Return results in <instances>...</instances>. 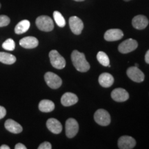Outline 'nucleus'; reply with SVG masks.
Masks as SVG:
<instances>
[{"label": "nucleus", "instance_id": "f257e3e1", "mask_svg": "<svg viewBox=\"0 0 149 149\" xmlns=\"http://www.w3.org/2000/svg\"><path fill=\"white\" fill-rule=\"evenodd\" d=\"M71 60L74 68L78 71L85 72L90 69V64L86 59L84 54L82 53L74 50L71 54Z\"/></svg>", "mask_w": 149, "mask_h": 149}, {"label": "nucleus", "instance_id": "f03ea898", "mask_svg": "<svg viewBox=\"0 0 149 149\" xmlns=\"http://www.w3.org/2000/svg\"><path fill=\"white\" fill-rule=\"evenodd\" d=\"M37 27L40 31L50 32L54 29V23L53 19L50 17L46 15H42L37 18L36 22Z\"/></svg>", "mask_w": 149, "mask_h": 149}, {"label": "nucleus", "instance_id": "7ed1b4c3", "mask_svg": "<svg viewBox=\"0 0 149 149\" xmlns=\"http://www.w3.org/2000/svg\"><path fill=\"white\" fill-rule=\"evenodd\" d=\"M49 58L52 66L57 69H63L66 66L65 59L55 50L50 52Z\"/></svg>", "mask_w": 149, "mask_h": 149}, {"label": "nucleus", "instance_id": "20e7f679", "mask_svg": "<svg viewBox=\"0 0 149 149\" xmlns=\"http://www.w3.org/2000/svg\"><path fill=\"white\" fill-rule=\"evenodd\" d=\"M94 120L99 125L106 126L111 123V116L106 110L98 109L94 115Z\"/></svg>", "mask_w": 149, "mask_h": 149}, {"label": "nucleus", "instance_id": "39448f33", "mask_svg": "<svg viewBox=\"0 0 149 149\" xmlns=\"http://www.w3.org/2000/svg\"><path fill=\"white\" fill-rule=\"evenodd\" d=\"M44 79L48 86L53 89L59 88L62 84V80L61 78L52 72H46L44 75Z\"/></svg>", "mask_w": 149, "mask_h": 149}, {"label": "nucleus", "instance_id": "423d86ee", "mask_svg": "<svg viewBox=\"0 0 149 149\" xmlns=\"http://www.w3.org/2000/svg\"><path fill=\"white\" fill-rule=\"evenodd\" d=\"M138 46V43L133 39H128L121 43L118 46V50L121 53L126 54L135 51Z\"/></svg>", "mask_w": 149, "mask_h": 149}, {"label": "nucleus", "instance_id": "0eeeda50", "mask_svg": "<svg viewBox=\"0 0 149 149\" xmlns=\"http://www.w3.org/2000/svg\"><path fill=\"white\" fill-rule=\"evenodd\" d=\"M79 131V124L73 118H69L66 122V135L68 138H72Z\"/></svg>", "mask_w": 149, "mask_h": 149}, {"label": "nucleus", "instance_id": "6e6552de", "mask_svg": "<svg viewBox=\"0 0 149 149\" xmlns=\"http://www.w3.org/2000/svg\"><path fill=\"white\" fill-rule=\"evenodd\" d=\"M128 77L135 82H142L144 80V74L138 67L132 66L128 68L126 71Z\"/></svg>", "mask_w": 149, "mask_h": 149}, {"label": "nucleus", "instance_id": "1a4fd4ad", "mask_svg": "<svg viewBox=\"0 0 149 149\" xmlns=\"http://www.w3.org/2000/svg\"><path fill=\"white\" fill-rule=\"evenodd\" d=\"M69 26L71 31L74 35H80L84 29V24L81 19L72 16L69 19Z\"/></svg>", "mask_w": 149, "mask_h": 149}, {"label": "nucleus", "instance_id": "9d476101", "mask_svg": "<svg viewBox=\"0 0 149 149\" xmlns=\"http://www.w3.org/2000/svg\"><path fill=\"white\" fill-rule=\"evenodd\" d=\"M112 99L115 102H123L128 100L129 94L125 89L122 88H115L111 93Z\"/></svg>", "mask_w": 149, "mask_h": 149}, {"label": "nucleus", "instance_id": "9b49d317", "mask_svg": "<svg viewBox=\"0 0 149 149\" xmlns=\"http://www.w3.org/2000/svg\"><path fill=\"white\" fill-rule=\"evenodd\" d=\"M135 145L136 141L130 136H122L118 140V147L120 149H132Z\"/></svg>", "mask_w": 149, "mask_h": 149}, {"label": "nucleus", "instance_id": "f8f14e48", "mask_svg": "<svg viewBox=\"0 0 149 149\" xmlns=\"http://www.w3.org/2000/svg\"><path fill=\"white\" fill-rule=\"evenodd\" d=\"M124 36V33L120 29H113L107 31L104 34V39L108 42H115L120 40Z\"/></svg>", "mask_w": 149, "mask_h": 149}, {"label": "nucleus", "instance_id": "ddd939ff", "mask_svg": "<svg viewBox=\"0 0 149 149\" xmlns=\"http://www.w3.org/2000/svg\"><path fill=\"white\" fill-rule=\"evenodd\" d=\"M132 25L137 30H143L146 29L148 25V19L146 16L142 15L135 16L132 20Z\"/></svg>", "mask_w": 149, "mask_h": 149}, {"label": "nucleus", "instance_id": "4468645a", "mask_svg": "<svg viewBox=\"0 0 149 149\" xmlns=\"http://www.w3.org/2000/svg\"><path fill=\"white\" fill-rule=\"evenodd\" d=\"M78 102V97L72 93H66L61 98V103L64 107H70Z\"/></svg>", "mask_w": 149, "mask_h": 149}, {"label": "nucleus", "instance_id": "2eb2a0df", "mask_svg": "<svg viewBox=\"0 0 149 149\" xmlns=\"http://www.w3.org/2000/svg\"><path fill=\"white\" fill-rule=\"evenodd\" d=\"M39 44V41L35 37H26L19 41V45L24 48H35Z\"/></svg>", "mask_w": 149, "mask_h": 149}, {"label": "nucleus", "instance_id": "dca6fc26", "mask_svg": "<svg viewBox=\"0 0 149 149\" xmlns=\"http://www.w3.org/2000/svg\"><path fill=\"white\" fill-rule=\"evenodd\" d=\"M46 126L50 131L54 134H59L62 130L61 124L57 119L51 118L46 122Z\"/></svg>", "mask_w": 149, "mask_h": 149}, {"label": "nucleus", "instance_id": "f3484780", "mask_svg": "<svg viewBox=\"0 0 149 149\" xmlns=\"http://www.w3.org/2000/svg\"><path fill=\"white\" fill-rule=\"evenodd\" d=\"M4 126L6 129L8 130L10 133L14 134L20 133L23 130L22 126L19 123L16 122L15 121L11 120V119H9V120H7L6 121Z\"/></svg>", "mask_w": 149, "mask_h": 149}, {"label": "nucleus", "instance_id": "a211bd4d", "mask_svg": "<svg viewBox=\"0 0 149 149\" xmlns=\"http://www.w3.org/2000/svg\"><path fill=\"white\" fill-rule=\"evenodd\" d=\"M113 82H114V77L112 74L108 72H104L99 77V83L104 88L111 87L113 84Z\"/></svg>", "mask_w": 149, "mask_h": 149}, {"label": "nucleus", "instance_id": "6ab92c4d", "mask_svg": "<svg viewBox=\"0 0 149 149\" xmlns=\"http://www.w3.org/2000/svg\"><path fill=\"white\" fill-rule=\"evenodd\" d=\"M39 109L43 113H50L55 109V104L51 100H42L39 104Z\"/></svg>", "mask_w": 149, "mask_h": 149}, {"label": "nucleus", "instance_id": "aec40b11", "mask_svg": "<svg viewBox=\"0 0 149 149\" xmlns=\"http://www.w3.org/2000/svg\"><path fill=\"white\" fill-rule=\"evenodd\" d=\"M31 23L29 20L24 19L19 22L15 28V33L17 35H21L26 33L29 29Z\"/></svg>", "mask_w": 149, "mask_h": 149}, {"label": "nucleus", "instance_id": "412c9836", "mask_svg": "<svg viewBox=\"0 0 149 149\" xmlns=\"http://www.w3.org/2000/svg\"><path fill=\"white\" fill-rule=\"evenodd\" d=\"M16 61V57L12 54L0 52V62L6 64H13Z\"/></svg>", "mask_w": 149, "mask_h": 149}, {"label": "nucleus", "instance_id": "4be33fe9", "mask_svg": "<svg viewBox=\"0 0 149 149\" xmlns=\"http://www.w3.org/2000/svg\"><path fill=\"white\" fill-rule=\"evenodd\" d=\"M97 59L99 62L104 66H108L110 64V60L108 55L104 52L100 51L97 55Z\"/></svg>", "mask_w": 149, "mask_h": 149}, {"label": "nucleus", "instance_id": "5701e85b", "mask_svg": "<svg viewBox=\"0 0 149 149\" xmlns=\"http://www.w3.org/2000/svg\"><path fill=\"white\" fill-rule=\"evenodd\" d=\"M53 17L58 26L61 28L65 26L66 21H65V19L62 16V15L61 14V13H59V11H55L53 13Z\"/></svg>", "mask_w": 149, "mask_h": 149}, {"label": "nucleus", "instance_id": "b1692460", "mask_svg": "<svg viewBox=\"0 0 149 149\" xmlns=\"http://www.w3.org/2000/svg\"><path fill=\"white\" fill-rule=\"evenodd\" d=\"M2 48L6 51H13L15 48V43L12 39H8L2 44Z\"/></svg>", "mask_w": 149, "mask_h": 149}, {"label": "nucleus", "instance_id": "393cba45", "mask_svg": "<svg viewBox=\"0 0 149 149\" xmlns=\"http://www.w3.org/2000/svg\"><path fill=\"white\" fill-rule=\"evenodd\" d=\"M10 22V18L8 16L4 15H0V27H4L8 26Z\"/></svg>", "mask_w": 149, "mask_h": 149}, {"label": "nucleus", "instance_id": "a878e982", "mask_svg": "<svg viewBox=\"0 0 149 149\" xmlns=\"http://www.w3.org/2000/svg\"><path fill=\"white\" fill-rule=\"evenodd\" d=\"M51 144L48 141H44L38 146V149H51Z\"/></svg>", "mask_w": 149, "mask_h": 149}, {"label": "nucleus", "instance_id": "bb28decb", "mask_svg": "<svg viewBox=\"0 0 149 149\" xmlns=\"http://www.w3.org/2000/svg\"><path fill=\"white\" fill-rule=\"evenodd\" d=\"M6 115V110L4 107L0 106V120L3 118Z\"/></svg>", "mask_w": 149, "mask_h": 149}, {"label": "nucleus", "instance_id": "cd10ccee", "mask_svg": "<svg viewBox=\"0 0 149 149\" xmlns=\"http://www.w3.org/2000/svg\"><path fill=\"white\" fill-rule=\"evenodd\" d=\"M15 149H26V147L25 146V145L23 144H21V143H18L15 145Z\"/></svg>", "mask_w": 149, "mask_h": 149}, {"label": "nucleus", "instance_id": "c85d7f7f", "mask_svg": "<svg viewBox=\"0 0 149 149\" xmlns=\"http://www.w3.org/2000/svg\"><path fill=\"white\" fill-rule=\"evenodd\" d=\"M145 61L147 64H149V50L146 52V55H145Z\"/></svg>", "mask_w": 149, "mask_h": 149}, {"label": "nucleus", "instance_id": "c756f323", "mask_svg": "<svg viewBox=\"0 0 149 149\" xmlns=\"http://www.w3.org/2000/svg\"><path fill=\"white\" fill-rule=\"evenodd\" d=\"M0 149H10V147H9L8 146H7V145L3 144L0 146Z\"/></svg>", "mask_w": 149, "mask_h": 149}, {"label": "nucleus", "instance_id": "7c9ffc66", "mask_svg": "<svg viewBox=\"0 0 149 149\" xmlns=\"http://www.w3.org/2000/svg\"><path fill=\"white\" fill-rule=\"evenodd\" d=\"M74 1H84V0H74Z\"/></svg>", "mask_w": 149, "mask_h": 149}, {"label": "nucleus", "instance_id": "2f4dec72", "mask_svg": "<svg viewBox=\"0 0 149 149\" xmlns=\"http://www.w3.org/2000/svg\"><path fill=\"white\" fill-rule=\"evenodd\" d=\"M135 66H136V67H138V64H137V63H136V64H135Z\"/></svg>", "mask_w": 149, "mask_h": 149}, {"label": "nucleus", "instance_id": "473e14b6", "mask_svg": "<svg viewBox=\"0 0 149 149\" xmlns=\"http://www.w3.org/2000/svg\"><path fill=\"white\" fill-rule=\"evenodd\" d=\"M124 1H130V0H124Z\"/></svg>", "mask_w": 149, "mask_h": 149}, {"label": "nucleus", "instance_id": "72a5a7b5", "mask_svg": "<svg viewBox=\"0 0 149 149\" xmlns=\"http://www.w3.org/2000/svg\"><path fill=\"white\" fill-rule=\"evenodd\" d=\"M0 8H1V3H0Z\"/></svg>", "mask_w": 149, "mask_h": 149}]
</instances>
